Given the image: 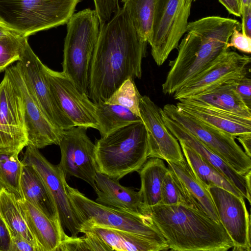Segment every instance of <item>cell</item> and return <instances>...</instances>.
<instances>
[{"label": "cell", "instance_id": "e0dca14e", "mask_svg": "<svg viewBox=\"0 0 251 251\" xmlns=\"http://www.w3.org/2000/svg\"><path fill=\"white\" fill-rule=\"evenodd\" d=\"M161 109L147 96L139 100L140 117L147 132L148 158H158L166 162L184 159L178 140L165 125Z\"/></svg>", "mask_w": 251, "mask_h": 251}, {"label": "cell", "instance_id": "9c48e42d", "mask_svg": "<svg viewBox=\"0 0 251 251\" xmlns=\"http://www.w3.org/2000/svg\"><path fill=\"white\" fill-rule=\"evenodd\" d=\"M176 122L217 154L237 173L245 175L251 170V159L235 141L233 136L209 126L180 110L167 104L162 108Z\"/></svg>", "mask_w": 251, "mask_h": 251}, {"label": "cell", "instance_id": "f546056e", "mask_svg": "<svg viewBox=\"0 0 251 251\" xmlns=\"http://www.w3.org/2000/svg\"><path fill=\"white\" fill-rule=\"evenodd\" d=\"M101 137L130 124L142 121L141 118L119 105L104 101L94 102Z\"/></svg>", "mask_w": 251, "mask_h": 251}, {"label": "cell", "instance_id": "8fae6325", "mask_svg": "<svg viewBox=\"0 0 251 251\" xmlns=\"http://www.w3.org/2000/svg\"><path fill=\"white\" fill-rule=\"evenodd\" d=\"M22 162L32 166L40 175L54 200L63 227L69 230L71 236H77L83 223L69 198L63 173L32 146H26Z\"/></svg>", "mask_w": 251, "mask_h": 251}, {"label": "cell", "instance_id": "74e56055", "mask_svg": "<svg viewBox=\"0 0 251 251\" xmlns=\"http://www.w3.org/2000/svg\"><path fill=\"white\" fill-rule=\"evenodd\" d=\"M62 251H88L84 237L66 236L57 249Z\"/></svg>", "mask_w": 251, "mask_h": 251}, {"label": "cell", "instance_id": "5b68a950", "mask_svg": "<svg viewBox=\"0 0 251 251\" xmlns=\"http://www.w3.org/2000/svg\"><path fill=\"white\" fill-rule=\"evenodd\" d=\"M66 24L62 72L81 92L87 95L90 68L99 36L100 20L95 9L86 8L74 13Z\"/></svg>", "mask_w": 251, "mask_h": 251}, {"label": "cell", "instance_id": "30bf717a", "mask_svg": "<svg viewBox=\"0 0 251 251\" xmlns=\"http://www.w3.org/2000/svg\"><path fill=\"white\" fill-rule=\"evenodd\" d=\"M0 83V153L19 154L27 146L21 92L5 70Z\"/></svg>", "mask_w": 251, "mask_h": 251}, {"label": "cell", "instance_id": "d4e9b609", "mask_svg": "<svg viewBox=\"0 0 251 251\" xmlns=\"http://www.w3.org/2000/svg\"><path fill=\"white\" fill-rule=\"evenodd\" d=\"M175 174L196 209L220 223L211 196L203 184L196 177L185 158L177 162H167Z\"/></svg>", "mask_w": 251, "mask_h": 251}, {"label": "cell", "instance_id": "83f0119b", "mask_svg": "<svg viewBox=\"0 0 251 251\" xmlns=\"http://www.w3.org/2000/svg\"><path fill=\"white\" fill-rule=\"evenodd\" d=\"M168 170L162 159L150 158L138 171L141 179L139 192L143 203L141 209L159 203L162 182Z\"/></svg>", "mask_w": 251, "mask_h": 251}, {"label": "cell", "instance_id": "7c38bea8", "mask_svg": "<svg viewBox=\"0 0 251 251\" xmlns=\"http://www.w3.org/2000/svg\"><path fill=\"white\" fill-rule=\"evenodd\" d=\"M87 129L75 126L61 130L58 145L61 159L57 166L66 177L73 176L81 179L95 190L97 173L95 145L88 136Z\"/></svg>", "mask_w": 251, "mask_h": 251}, {"label": "cell", "instance_id": "7a4b0ae2", "mask_svg": "<svg viewBox=\"0 0 251 251\" xmlns=\"http://www.w3.org/2000/svg\"><path fill=\"white\" fill-rule=\"evenodd\" d=\"M235 27H241L238 21L216 16L189 22L177 47V55L169 63L162 92L173 95L229 50L228 44Z\"/></svg>", "mask_w": 251, "mask_h": 251}, {"label": "cell", "instance_id": "d6a6232c", "mask_svg": "<svg viewBox=\"0 0 251 251\" xmlns=\"http://www.w3.org/2000/svg\"><path fill=\"white\" fill-rule=\"evenodd\" d=\"M27 38L17 32L0 38V72L19 61L28 44Z\"/></svg>", "mask_w": 251, "mask_h": 251}, {"label": "cell", "instance_id": "ba28073f", "mask_svg": "<svg viewBox=\"0 0 251 251\" xmlns=\"http://www.w3.org/2000/svg\"><path fill=\"white\" fill-rule=\"evenodd\" d=\"M193 0H156L148 43L155 63L161 66L186 32Z\"/></svg>", "mask_w": 251, "mask_h": 251}, {"label": "cell", "instance_id": "7bdbcfd3", "mask_svg": "<svg viewBox=\"0 0 251 251\" xmlns=\"http://www.w3.org/2000/svg\"><path fill=\"white\" fill-rule=\"evenodd\" d=\"M219 1L229 14L236 17H241L242 10L241 0H219Z\"/></svg>", "mask_w": 251, "mask_h": 251}, {"label": "cell", "instance_id": "60d3db41", "mask_svg": "<svg viewBox=\"0 0 251 251\" xmlns=\"http://www.w3.org/2000/svg\"><path fill=\"white\" fill-rule=\"evenodd\" d=\"M11 243L9 229L0 216V251H9Z\"/></svg>", "mask_w": 251, "mask_h": 251}, {"label": "cell", "instance_id": "f35d334b", "mask_svg": "<svg viewBox=\"0 0 251 251\" xmlns=\"http://www.w3.org/2000/svg\"><path fill=\"white\" fill-rule=\"evenodd\" d=\"M236 90L245 104L251 109V79L247 75L237 79Z\"/></svg>", "mask_w": 251, "mask_h": 251}, {"label": "cell", "instance_id": "52a82bcc", "mask_svg": "<svg viewBox=\"0 0 251 251\" xmlns=\"http://www.w3.org/2000/svg\"><path fill=\"white\" fill-rule=\"evenodd\" d=\"M66 189L82 225H95L128 231L168 245L149 216L99 203L67 183Z\"/></svg>", "mask_w": 251, "mask_h": 251}, {"label": "cell", "instance_id": "f6af8a7d", "mask_svg": "<svg viewBox=\"0 0 251 251\" xmlns=\"http://www.w3.org/2000/svg\"><path fill=\"white\" fill-rule=\"evenodd\" d=\"M14 32H16L10 29L0 21V38Z\"/></svg>", "mask_w": 251, "mask_h": 251}, {"label": "cell", "instance_id": "277c9868", "mask_svg": "<svg viewBox=\"0 0 251 251\" xmlns=\"http://www.w3.org/2000/svg\"><path fill=\"white\" fill-rule=\"evenodd\" d=\"M95 145L97 172L117 180L138 172L148 158L147 132L142 121L101 137Z\"/></svg>", "mask_w": 251, "mask_h": 251}, {"label": "cell", "instance_id": "5bb4252c", "mask_svg": "<svg viewBox=\"0 0 251 251\" xmlns=\"http://www.w3.org/2000/svg\"><path fill=\"white\" fill-rule=\"evenodd\" d=\"M249 56L228 50L220 55L209 66L173 95L179 100L208 92L227 81L247 75Z\"/></svg>", "mask_w": 251, "mask_h": 251}, {"label": "cell", "instance_id": "cb8c5ba5", "mask_svg": "<svg viewBox=\"0 0 251 251\" xmlns=\"http://www.w3.org/2000/svg\"><path fill=\"white\" fill-rule=\"evenodd\" d=\"M21 189L22 199L35 206L50 219L60 220L54 200L43 179L32 166L24 163Z\"/></svg>", "mask_w": 251, "mask_h": 251}, {"label": "cell", "instance_id": "7dc6e473", "mask_svg": "<svg viewBox=\"0 0 251 251\" xmlns=\"http://www.w3.org/2000/svg\"><path fill=\"white\" fill-rule=\"evenodd\" d=\"M194 1H195L196 0H193Z\"/></svg>", "mask_w": 251, "mask_h": 251}, {"label": "cell", "instance_id": "484cf974", "mask_svg": "<svg viewBox=\"0 0 251 251\" xmlns=\"http://www.w3.org/2000/svg\"><path fill=\"white\" fill-rule=\"evenodd\" d=\"M236 80L225 82L208 92L189 99L251 120V109L245 104L236 90Z\"/></svg>", "mask_w": 251, "mask_h": 251}, {"label": "cell", "instance_id": "4dcf8cb0", "mask_svg": "<svg viewBox=\"0 0 251 251\" xmlns=\"http://www.w3.org/2000/svg\"><path fill=\"white\" fill-rule=\"evenodd\" d=\"M156 0H122L123 8L138 34L149 42Z\"/></svg>", "mask_w": 251, "mask_h": 251}, {"label": "cell", "instance_id": "44dd1931", "mask_svg": "<svg viewBox=\"0 0 251 251\" xmlns=\"http://www.w3.org/2000/svg\"><path fill=\"white\" fill-rule=\"evenodd\" d=\"M176 106L200 122L235 138L251 133V120L197 103L189 99L178 100Z\"/></svg>", "mask_w": 251, "mask_h": 251}, {"label": "cell", "instance_id": "7402d4cb", "mask_svg": "<svg viewBox=\"0 0 251 251\" xmlns=\"http://www.w3.org/2000/svg\"><path fill=\"white\" fill-rule=\"evenodd\" d=\"M24 217L39 251H57L67 235L59 220H51L35 206L18 198Z\"/></svg>", "mask_w": 251, "mask_h": 251}, {"label": "cell", "instance_id": "f1b7e54d", "mask_svg": "<svg viewBox=\"0 0 251 251\" xmlns=\"http://www.w3.org/2000/svg\"><path fill=\"white\" fill-rule=\"evenodd\" d=\"M0 216L8 226L11 235L21 236L37 247L24 217L18 198L2 188H0Z\"/></svg>", "mask_w": 251, "mask_h": 251}, {"label": "cell", "instance_id": "9a60e30c", "mask_svg": "<svg viewBox=\"0 0 251 251\" xmlns=\"http://www.w3.org/2000/svg\"><path fill=\"white\" fill-rule=\"evenodd\" d=\"M46 75L51 91L59 107L74 126L99 128L95 103L81 92L62 72L46 65Z\"/></svg>", "mask_w": 251, "mask_h": 251}, {"label": "cell", "instance_id": "8d00e7d4", "mask_svg": "<svg viewBox=\"0 0 251 251\" xmlns=\"http://www.w3.org/2000/svg\"><path fill=\"white\" fill-rule=\"evenodd\" d=\"M241 27H235L231 34L228 47H234L247 53L251 52V37L240 32Z\"/></svg>", "mask_w": 251, "mask_h": 251}, {"label": "cell", "instance_id": "603a6c76", "mask_svg": "<svg viewBox=\"0 0 251 251\" xmlns=\"http://www.w3.org/2000/svg\"><path fill=\"white\" fill-rule=\"evenodd\" d=\"M95 191L97 202L115 208L140 213L142 201L139 192L120 184L119 180L97 172Z\"/></svg>", "mask_w": 251, "mask_h": 251}, {"label": "cell", "instance_id": "ac0fdd59", "mask_svg": "<svg viewBox=\"0 0 251 251\" xmlns=\"http://www.w3.org/2000/svg\"><path fill=\"white\" fill-rule=\"evenodd\" d=\"M5 70L18 87L23 98L27 146L40 149L49 145H58L61 130L49 120L34 101L17 66Z\"/></svg>", "mask_w": 251, "mask_h": 251}, {"label": "cell", "instance_id": "d6986e66", "mask_svg": "<svg viewBox=\"0 0 251 251\" xmlns=\"http://www.w3.org/2000/svg\"><path fill=\"white\" fill-rule=\"evenodd\" d=\"M88 251H160L169 249L144 236L130 232L95 225H82Z\"/></svg>", "mask_w": 251, "mask_h": 251}, {"label": "cell", "instance_id": "1f68e13d", "mask_svg": "<svg viewBox=\"0 0 251 251\" xmlns=\"http://www.w3.org/2000/svg\"><path fill=\"white\" fill-rule=\"evenodd\" d=\"M23 163L18 154L0 153V188L22 198L21 177Z\"/></svg>", "mask_w": 251, "mask_h": 251}, {"label": "cell", "instance_id": "836d02e7", "mask_svg": "<svg viewBox=\"0 0 251 251\" xmlns=\"http://www.w3.org/2000/svg\"><path fill=\"white\" fill-rule=\"evenodd\" d=\"M158 204H183L196 209L179 179L169 168L163 180Z\"/></svg>", "mask_w": 251, "mask_h": 251}, {"label": "cell", "instance_id": "6da1fadb", "mask_svg": "<svg viewBox=\"0 0 251 251\" xmlns=\"http://www.w3.org/2000/svg\"><path fill=\"white\" fill-rule=\"evenodd\" d=\"M147 44L123 8L100 24L90 68L89 98L105 101L127 79L140 78Z\"/></svg>", "mask_w": 251, "mask_h": 251}, {"label": "cell", "instance_id": "4fadbf2b", "mask_svg": "<svg viewBox=\"0 0 251 251\" xmlns=\"http://www.w3.org/2000/svg\"><path fill=\"white\" fill-rule=\"evenodd\" d=\"M34 101L58 129L75 126L58 105L50 89L44 64L29 44L16 64Z\"/></svg>", "mask_w": 251, "mask_h": 251}, {"label": "cell", "instance_id": "4316f807", "mask_svg": "<svg viewBox=\"0 0 251 251\" xmlns=\"http://www.w3.org/2000/svg\"><path fill=\"white\" fill-rule=\"evenodd\" d=\"M184 157L196 177L207 188L211 186L225 189L244 198L240 191L219 170L189 146L179 141Z\"/></svg>", "mask_w": 251, "mask_h": 251}, {"label": "cell", "instance_id": "ab89813d", "mask_svg": "<svg viewBox=\"0 0 251 251\" xmlns=\"http://www.w3.org/2000/svg\"><path fill=\"white\" fill-rule=\"evenodd\" d=\"M9 251H39L34 243L21 236L11 235Z\"/></svg>", "mask_w": 251, "mask_h": 251}, {"label": "cell", "instance_id": "d590c367", "mask_svg": "<svg viewBox=\"0 0 251 251\" xmlns=\"http://www.w3.org/2000/svg\"><path fill=\"white\" fill-rule=\"evenodd\" d=\"M95 10L100 24L108 22L113 14L120 8L119 0H94Z\"/></svg>", "mask_w": 251, "mask_h": 251}, {"label": "cell", "instance_id": "3957f363", "mask_svg": "<svg viewBox=\"0 0 251 251\" xmlns=\"http://www.w3.org/2000/svg\"><path fill=\"white\" fill-rule=\"evenodd\" d=\"M140 212L150 218L171 250L226 251L234 246L221 223L191 207L157 204Z\"/></svg>", "mask_w": 251, "mask_h": 251}, {"label": "cell", "instance_id": "b9f144b4", "mask_svg": "<svg viewBox=\"0 0 251 251\" xmlns=\"http://www.w3.org/2000/svg\"><path fill=\"white\" fill-rule=\"evenodd\" d=\"M242 9V33L251 37V4L243 5Z\"/></svg>", "mask_w": 251, "mask_h": 251}, {"label": "cell", "instance_id": "ee69618b", "mask_svg": "<svg viewBox=\"0 0 251 251\" xmlns=\"http://www.w3.org/2000/svg\"><path fill=\"white\" fill-rule=\"evenodd\" d=\"M236 138L243 146L245 153L251 158V133L243 134L237 136Z\"/></svg>", "mask_w": 251, "mask_h": 251}, {"label": "cell", "instance_id": "8992f818", "mask_svg": "<svg viewBox=\"0 0 251 251\" xmlns=\"http://www.w3.org/2000/svg\"><path fill=\"white\" fill-rule=\"evenodd\" d=\"M81 0H0V21L28 37L67 24Z\"/></svg>", "mask_w": 251, "mask_h": 251}, {"label": "cell", "instance_id": "bcb514c9", "mask_svg": "<svg viewBox=\"0 0 251 251\" xmlns=\"http://www.w3.org/2000/svg\"><path fill=\"white\" fill-rule=\"evenodd\" d=\"M242 6L243 5L251 4V0H241Z\"/></svg>", "mask_w": 251, "mask_h": 251}, {"label": "cell", "instance_id": "2e32d148", "mask_svg": "<svg viewBox=\"0 0 251 251\" xmlns=\"http://www.w3.org/2000/svg\"><path fill=\"white\" fill-rule=\"evenodd\" d=\"M220 223L234 244L233 251H251L250 216L244 200L217 186L207 188Z\"/></svg>", "mask_w": 251, "mask_h": 251}, {"label": "cell", "instance_id": "ffe728a7", "mask_svg": "<svg viewBox=\"0 0 251 251\" xmlns=\"http://www.w3.org/2000/svg\"><path fill=\"white\" fill-rule=\"evenodd\" d=\"M163 121L178 141L189 146L205 160L221 172L241 193L251 203V170L245 175L237 173L217 154L179 124L170 118L161 109Z\"/></svg>", "mask_w": 251, "mask_h": 251}, {"label": "cell", "instance_id": "e575fe53", "mask_svg": "<svg viewBox=\"0 0 251 251\" xmlns=\"http://www.w3.org/2000/svg\"><path fill=\"white\" fill-rule=\"evenodd\" d=\"M141 96L134 79L128 78L104 102L122 106L140 117L139 100Z\"/></svg>", "mask_w": 251, "mask_h": 251}]
</instances>
